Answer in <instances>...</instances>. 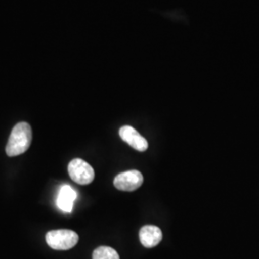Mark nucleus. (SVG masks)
<instances>
[{"label": "nucleus", "instance_id": "obj_1", "mask_svg": "<svg viewBox=\"0 0 259 259\" xmlns=\"http://www.w3.org/2000/svg\"><path fill=\"white\" fill-rule=\"evenodd\" d=\"M32 142V129L26 122H19L11 132L6 146L9 157H17L27 151Z\"/></svg>", "mask_w": 259, "mask_h": 259}, {"label": "nucleus", "instance_id": "obj_2", "mask_svg": "<svg viewBox=\"0 0 259 259\" xmlns=\"http://www.w3.org/2000/svg\"><path fill=\"white\" fill-rule=\"evenodd\" d=\"M46 239L51 249L67 250L76 246L79 241V236L76 232L70 230H56L47 232Z\"/></svg>", "mask_w": 259, "mask_h": 259}, {"label": "nucleus", "instance_id": "obj_3", "mask_svg": "<svg viewBox=\"0 0 259 259\" xmlns=\"http://www.w3.org/2000/svg\"><path fill=\"white\" fill-rule=\"evenodd\" d=\"M68 174L72 181L81 185L92 184L94 180V170L87 161L81 158H75L68 164Z\"/></svg>", "mask_w": 259, "mask_h": 259}, {"label": "nucleus", "instance_id": "obj_4", "mask_svg": "<svg viewBox=\"0 0 259 259\" xmlns=\"http://www.w3.org/2000/svg\"><path fill=\"white\" fill-rule=\"evenodd\" d=\"M143 184V176L138 170H129L118 174L114 178L113 185L121 191L132 192Z\"/></svg>", "mask_w": 259, "mask_h": 259}, {"label": "nucleus", "instance_id": "obj_5", "mask_svg": "<svg viewBox=\"0 0 259 259\" xmlns=\"http://www.w3.org/2000/svg\"><path fill=\"white\" fill-rule=\"evenodd\" d=\"M119 136L123 141L127 142L131 147L139 152H144L148 149V141L132 126H123L119 130Z\"/></svg>", "mask_w": 259, "mask_h": 259}, {"label": "nucleus", "instance_id": "obj_6", "mask_svg": "<svg viewBox=\"0 0 259 259\" xmlns=\"http://www.w3.org/2000/svg\"><path fill=\"white\" fill-rule=\"evenodd\" d=\"M139 239L145 248H154L162 240V232L157 226L147 225L141 228Z\"/></svg>", "mask_w": 259, "mask_h": 259}, {"label": "nucleus", "instance_id": "obj_7", "mask_svg": "<svg viewBox=\"0 0 259 259\" xmlns=\"http://www.w3.org/2000/svg\"><path fill=\"white\" fill-rule=\"evenodd\" d=\"M76 198L77 193L74 189L69 185H64L60 189L57 199V204L61 210L70 213L72 211Z\"/></svg>", "mask_w": 259, "mask_h": 259}, {"label": "nucleus", "instance_id": "obj_8", "mask_svg": "<svg viewBox=\"0 0 259 259\" xmlns=\"http://www.w3.org/2000/svg\"><path fill=\"white\" fill-rule=\"evenodd\" d=\"M93 259H120L117 251L111 247H98L93 251Z\"/></svg>", "mask_w": 259, "mask_h": 259}]
</instances>
